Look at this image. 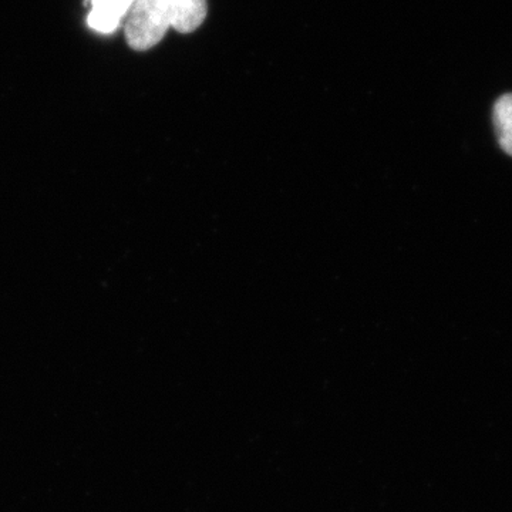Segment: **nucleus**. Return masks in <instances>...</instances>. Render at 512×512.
I'll return each instance as SVG.
<instances>
[{"instance_id":"nucleus-1","label":"nucleus","mask_w":512,"mask_h":512,"mask_svg":"<svg viewBox=\"0 0 512 512\" xmlns=\"http://www.w3.org/2000/svg\"><path fill=\"white\" fill-rule=\"evenodd\" d=\"M207 12V0H136L126 20L128 46L144 52L158 45L170 28L194 32Z\"/></svg>"},{"instance_id":"nucleus-2","label":"nucleus","mask_w":512,"mask_h":512,"mask_svg":"<svg viewBox=\"0 0 512 512\" xmlns=\"http://www.w3.org/2000/svg\"><path fill=\"white\" fill-rule=\"evenodd\" d=\"M136 0H86L90 6L87 23L96 32L109 35L116 32L121 20L127 18Z\"/></svg>"},{"instance_id":"nucleus-3","label":"nucleus","mask_w":512,"mask_h":512,"mask_svg":"<svg viewBox=\"0 0 512 512\" xmlns=\"http://www.w3.org/2000/svg\"><path fill=\"white\" fill-rule=\"evenodd\" d=\"M493 121L498 144L512 157V93L503 94L495 101Z\"/></svg>"}]
</instances>
